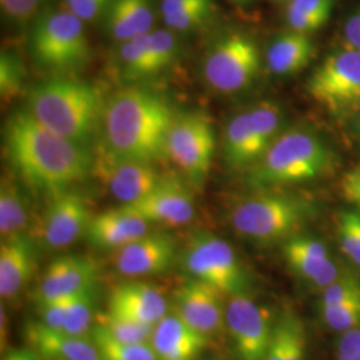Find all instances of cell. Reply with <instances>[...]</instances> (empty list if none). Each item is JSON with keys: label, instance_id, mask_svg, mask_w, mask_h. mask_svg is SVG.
<instances>
[{"label": "cell", "instance_id": "1", "mask_svg": "<svg viewBox=\"0 0 360 360\" xmlns=\"http://www.w3.org/2000/svg\"><path fill=\"white\" fill-rule=\"evenodd\" d=\"M3 138L10 165L32 187L59 193L92 175L94 155L87 147L52 132L28 110L7 119Z\"/></svg>", "mask_w": 360, "mask_h": 360}, {"label": "cell", "instance_id": "2", "mask_svg": "<svg viewBox=\"0 0 360 360\" xmlns=\"http://www.w3.org/2000/svg\"><path fill=\"white\" fill-rule=\"evenodd\" d=\"M175 115L167 102L143 89H123L105 99L103 146L117 158L155 163L166 155Z\"/></svg>", "mask_w": 360, "mask_h": 360}, {"label": "cell", "instance_id": "3", "mask_svg": "<svg viewBox=\"0 0 360 360\" xmlns=\"http://www.w3.org/2000/svg\"><path fill=\"white\" fill-rule=\"evenodd\" d=\"M338 167L339 155L323 135L292 127L284 129L245 176L252 187L264 190L322 179Z\"/></svg>", "mask_w": 360, "mask_h": 360}, {"label": "cell", "instance_id": "4", "mask_svg": "<svg viewBox=\"0 0 360 360\" xmlns=\"http://www.w3.org/2000/svg\"><path fill=\"white\" fill-rule=\"evenodd\" d=\"M104 104L95 86L59 77L34 87L27 110L52 132L86 146L102 124Z\"/></svg>", "mask_w": 360, "mask_h": 360}, {"label": "cell", "instance_id": "5", "mask_svg": "<svg viewBox=\"0 0 360 360\" xmlns=\"http://www.w3.org/2000/svg\"><path fill=\"white\" fill-rule=\"evenodd\" d=\"M315 214L309 199L295 193L260 190L232 207L230 221L240 236L257 243H284L297 235Z\"/></svg>", "mask_w": 360, "mask_h": 360}, {"label": "cell", "instance_id": "6", "mask_svg": "<svg viewBox=\"0 0 360 360\" xmlns=\"http://www.w3.org/2000/svg\"><path fill=\"white\" fill-rule=\"evenodd\" d=\"M283 108L274 101L251 104L227 122L221 151L227 167L247 171L284 131Z\"/></svg>", "mask_w": 360, "mask_h": 360}, {"label": "cell", "instance_id": "7", "mask_svg": "<svg viewBox=\"0 0 360 360\" xmlns=\"http://www.w3.org/2000/svg\"><path fill=\"white\" fill-rule=\"evenodd\" d=\"M264 56L255 38L242 30L221 34L207 50L202 72L207 84L219 94H239L260 75Z\"/></svg>", "mask_w": 360, "mask_h": 360}, {"label": "cell", "instance_id": "8", "mask_svg": "<svg viewBox=\"0 0 360 360\" xmlns=\"http://www.w3.org/2000/svg\"><path fill=\"white\" fill-rule=\"evenodd\" d=\"M31 50L39 65L51 70L83 67L91 56L84 22L65 7L44 10L35 18Z\"/></svg>", "mask_w": 360, "mask_h": 360}, {"label": "cell", "instance_id": "9", "mask_svg": "<svg viewBox=\"0 0 360 360\" xmlns=\"http://www.w3.org/2000/svg\"><path fill=\"white\" fill-rule=\"evenodd\" d=\"M187 278L210 284L223 295L247 294L248 274L227 240L210 232H196L180 251Z\"/></svg>", "mask_w": 360, "mask_h": 360}, {"label": "cell", "instance_id": "10", "mask_svg": "<svg viewBox=\"0 0 360 360\" xmlns=\"http://www.w3.org/2000/svg\"><path fill=\"white\" fill-rule=\"evenodd\" d=\"M306 91L335 119L355 116L360 107V51L342 46L327 53L307 79Z\"/></svg>", "mask_w": 360, "mask_h": 360}, {"label": "cell", "instance_id": "11", "mask_svg": "<svg viewBox=\"0 0 360 360\" xmlns=\"http://www.w3.org/2000/svg\"><path fill=\"white\" fill-rule=\"evenodd\" d=\"M215 131L203 114L175 116L169 129L166 155L193 186H202L215 154Z\"/></svg>", "mask_w": 360, "mask_h": 360}, {"label": "cell", "instance_id": "12", "mask_svg": "<svg viewBox=\"0 0 360 360\" xmlns=\"http://www.w3.org/2000/svg\"><path fill=\"white\" fill-rule=\"evenodd\" d=\"M92 175L102 180L108 191L122 205H129L142 199L165 179L155 168L154 163L117 158L103 146L94 155Z\"/></svg>", "mask_w": 360, "mask_h": 360}, {"label": "cell", "instance_id": "13", "mask_svg": "<svg viewBox=\"0 0 360 360\" xmlns=\"http://www.w3.org/2000/svg\"><path fill=\"white\" fill-rule=\"evenodd\" d=\"M91 218L90 207L80 193L70 190L52 193L35 240L46 250H65L86 235Z\"/></svg>", "mask_w": 360, "mask_h": 360}, {"label": "cell", "instance_id": "14", "mask_svg": "<svg viewBox=\"0 0 360 360\" xmlns=\"http://www.w3.org/2000/svg\"><path fill=\"white\" fill-rule=\"evenodd\" d=\"M226 327L238 360H263L274 323L257 302L247 295L230 296L226 303Z\"/></svg>", "mask_w": 360, "mask_h": 360}, {"label": "cell", "instance_id": "15", "mask_svg": "<svg viewBox=\"0 0 360 360\" xmlns=\"http://www.w3.org/2000/svg\"><path fill=\"white\" fill-rule=\"evenodd\" d=\"M224 296L210 284L187 278L175 292L174 311L198 333L211 338L226 327Z\"/></svg>", "mask_w": 360, "mask_h": 360}, {"label": "cell", "instance_id": "16", "mask_svg": "<svg viewBox=\"0 0 360 360\" xmlns=\"http://www.w3.org/2000/svg\"><path fill=\"white\" fill-rule=\"evenodd\" d=\"M122 206L146 219L150 224L156 223L168 227L188 224L195 214L191 193L178 180L169 178L162 180L142 199Z\"/></svg>", "mask_w": 360, "mask_h": 360}, {"label": "cell", "instance_id": "17", "mask_svg": "<svg viewBox=\"0 0 360 360\" xmlns=\"http://www.w3.org/2000/svg\"><path fill=\"white\" fill-rule=\"evenodd\" d=\"M282 251L287 266L295 275L322 290L346 274L321 239L297 233L284 242Z\"/></svg>", "mask_w": 360, "mask_h": 360}, {"label": "cell", "instance_id": "18", "mask_svg": "<svg viewBox=\"0 0 360 360\" xmlns=\"http://www.w3.org/2000/svg\"><path fill=\"white\" fill-rule=\"evenodd\" d=\"M99 267L90 257L65 255L52 260L40 278L35 299H65L98 283Z\"/></svg>", "mask_w": 360, "mask_h": 360}, {"label": "cell", "instance_id": "19", "mask_svg": "<svg viewBox=\"0 0 360 360\" xmlns=\"http://www.w3.org/2000/svg\"><path fill=\"white\" fill-rule=\"evenodd\" d=\"M175 240L165 233H147L116 251L115 266L123 276L142 278L166 272L176 262Z\"/></svg>", "mask_w": 360, "mask_h": 360}, {"label": "cell", "instance_id": "20", "mask_svg": "<svg viewBox=\"0 0 360 360\" xmlns=\"http://www.w3.org/2000/svg\"><path fill=\"white\" fill-rule=\"evenodd\" d=\"M107 307L108 312L150 326H156L169 312V303L165 294L142 281L117 284L108 296Z\"/></svg>", "mask_w": 360, "mask_h": 360}, {"label": "cell", "instance_id": "21", "mask_svg": "<svg viewBox=\"0 0 360 360\" xmlns=\"http://www.w3.org/2000/svg\"><path fill=\"white\" fill-rule=\"evenodd\" d=\"M37 240L20 233L1 239L0 245V296L15 300L34 276L37 264Z\"/></svg>", "mask_w": 360, "mask_h": 360}, {"label": "cell", "instance_id": "22", "mask_svg": "<svg viewBox=\"0 0 360 360\" xmlns=\"http://www.w3.org/2000/svg\"><path fill=\"white\" fill-rule=\"evenodd\" d=\"M27 347L44 360H101L94 339L55 330L43 323L30 322L25 328Z\"/></svg>", "mask_w": 360, "mask_h": 360}, {"label": "cell", "instance_id": "23", "mask_svg": "<svg viewBox=\"0 0 360 360\" xmlns=\"http://www.w3.org/2000/svg\"><path fill=\"white\" fill-rule=\"evenodd\" d=\"M150 231V223L120 206L91 218L86 231L89 243L99 250H115L138 240Z\"/></svg>", "mask_w": 360, "mask_h": 360}, {"label": "cell", "instance_id": "24", "mask_svg": "<svg viewBox=\"0 0 360 360\" xmlns=\"http://www.w3.org/2000/svg\"><path fill=\"white\" fill-rule=\"evenodd\" d=\"M150 345L158 360H198L208 345V338L172 309L155 326Z\"/></svg>", "mask_w": 360, "mask_h": 360}, {"label": "cell", "instance_id": "25", "mask_svg": "<svg viewBox=\"0 0 360 360\" xmlns=\"http://www.w3.org/2000/svg\"><path fill=\"white\" fill-rule=\"evenodd\" d=\"M316 53L312 35L285 30L275 35L264 52V65L272 75L292 77L309 67Z\"/></svg>", "mask_w": 360, "mask_h": 360}, {"label": "cell", "instance_id": "26", "mask_svg": "<svg viewBox=\"0 0 360 360\" xmlns=\"http://www.w3.org/2000/svg\"><path fill=\"white\" fill-rule=\"evenodd\" d=\"M103 18L110 38L123 43L153 31L156 13L153 0H111Z\"/></svg>", "mask_w": 360, "mask_h": 360}, {"label": "cell", "instance_id": "27", "mask_svg": "<svg viewBox=\"0 0 360 360\" xmlns=\"http://www.w3.org/2000/svg\"><path fill=\"white\" fill-rule=\"evenodd\" d=\"M307 333L294 311H283L274 323L270 345L263 360H306Z\"/></svg>", "mask_w": 360, "mask_h": 360}, {"label": "cell", "instance_id": "28", "mask_svg": "<svg viewBox=\"0 0 360 360\" xmlns=\"http://www.w3.org/2000/svg\"><path fill=\"white\" fill-rule=\"evenodd\" d=\"M31 223L30 202L23 188L13 179L3 178L0 186V235L1 239L27 233Z\"/></svg>", "mask_w": 360, "mask_h": 360}, {"label": "cell", "instance_id": "29", "mask_svg": "<svg viewBox=\"0 0 360 360\" xmlns=\"http://www.w3.org/2000/svg\"><path fill=\"white\" fill-rule=\"evenodd\" d=\"M336 0H288L284 22L288 30L312 35L331 20Z\"/></svg>", "mask_w": 360, "mask_h": 360}, {"label": "cell", "instance_id": "30", "mask_svg": "<svg viewBox=\"0 0 360 360\" xmlns=\"http://www.w3.org/2000/svg\"><path fill=\"white\" fill-rule=\"evenodd\" d=\"M150 32L119 43L117 65L122 75L126 79L135 80L159 74L150 40Z\"/></svg>", "mask_w": 360, "mask_h": 360}, {"label": "cell", "instance_id": "31", "mask_svg": "<svg viewBox=\"0 0 360 360\" xmlns=\"http://www.w3.org/2000/svg\"><path fill=\"white\" fill-rule=\"evenodd\" d=\"M98 292L96 285L77 295L70 296L67 300L65 327L63 331L77 336H89L96 319Z\"/></svg>", "mask_w": 360, "mask_h": 360}, {"label": "cell", "instance_id": "32", "mask_svg": "<svg viewBox=\"0 0 360 360\" xmlns=\"http://www.w3.org/2000/svg\"><path fill=\"white\" fill-rule=\"evenodd\" d=\"M91 338L94 339L101 360H158L150 343H124L116 340L99 324H94Z\"/></svg>", "mask_w": 360, "mask_h": 360}, {"label": "cell", "instance_id": "33", "mask_svg": "<svg viewBox=\"0 0 360 360\" xmlns=\"http://www.w3.org/2000/svg\"><path fill=\"white\" fill-rule=\"evenodd\" d=\"M95 323L103 327L116 340L124 343H150L155 327L108 311L104 314H98Z\"/></svg>", "mask_w": 360, "mask_h": 360}, {"label": "cell", "instance_id": "34", "mask_svg": "<svg viewBox=\"0 0 360 360\" xmlns=\"http://www.w3.org/2000/svg\"><path fill=\"white\" fill-rule=\"evenodd\" d=\"M336 232L342 252L360 269V211L345 210L336 218Z\"/></svg>", "mask_w": 360, "mask_h": 360}, {"label": "cell", "instance_id": "35", "mask_svg": "<svg viewBox=\"0 0 360 360\" xmlns=\"http://www.w3.org/2000/svg\"><path fill=\"white\" fill-rule=\"evenodd\" d=\"M26 70L22 60L11 52L3 51L0 56V95L4 103H11L25 87Z\"/></svg>", "mask_w": 360, "mask_h": 360}, {"label": "cell", "instance_id": "36", "mask_svg": "<svg viewBox=\"0 0 360 360\" xmlns=\"http://www.w3.org/2000/svg\"><path fill=\"white\" fill-rule=\"evenodd\" d=\"M323 322L331 330L346 333L360 327V302H349L334 306H321Z\"/></svg>", "mask_w": 360, "mask_h": 360}, {"label": "cell", "instance_id": "37", "mask_svg": "<svg viewBox=\"0 0 360 360\" xmlns=\"http://www.w3.org/2000/svg\"><path fill=\"white\" fill-rule=\"evenodd\" d=\"M349 302H360V281L348 272L322 290L321 306H334Z\"/></svg>", "mask_w": 360, "mask_h": 360}, {"label": "cell", "instance_id": "38", "mask_svg": "<svg viewBox=\"0 0 360 360\" xmlns=\"http://www.w3.org/2000/svg\"><path fill=\"white\" fill-rule=\"evenodd\" d=\"M67 300H68V297L37 302L39 322L43 323L44 326H47L50 328L63 330L65 312H67Z\"/></svg>", "mask_w": 360, "mask_h": 360}, {"label": "cell", "instance_id": "39", "mask_svg": "<svg viewBox=\"0 0 360 360\" xmlns=\"http://www.w3.org/2000/svg\"><path fill=\"white\" fill-rule=\"evenodd\" d=\"M44 0H0L1 10L15 23H27L37 18Z\"/></svg>", "mask_w": 360, "mask_h": 360}, {"label": "cell", "instance_id": "40", "mask_svg": "<svg viewBox=\"0 0 360 360\" xmlns=\"http://www.w3.org/2000/svg\"><path fill=\"white\" fill-rule=\"evenodd\" d=\"M111 0H65V8L77 15L84 23L103 16Z\"/></svg>", "mask_w": 360, "mask_h": 360}, {"label": "cell", "instance_id": "41", "mask_svg": "<svg viewBox=\"0 0 360 360\" xmlns=\"http://www.w3.org/2000/svg\"><path fill=\"white\" fill-rule=\"evenodd\" d=\"M203 7H215L214 0H160L159 13L163 18L188 13Z\"/></svg>", "mask_w": 360, "mask_h": 360}, {"label": "cell", "instance_id": "42", "mask_svg": "<svg viewBox=\"0 0 360 360\" xmlns=\"http://www.w3.org/2000/svg\"><path fill=\"white\" fill-rule=\"evenodd\" d=\"M342 46L360 51V6L352 10L342 25Z\"/></svg>", "mask_w": 360, "mask_h": 360}, {"label": "cell", "instance_id": "43", "mask_svg": "<svg viewBox=\"0 0 360 360\" xmlns=\"http://www.w3.org/2000/svg\"><path fill=\"white\" fill-rule=\"evenodd\" d=\"M336 359L360 360V327L342 334L336 347Z\"/></svg>", "mask_w": 360, "mask_h": 360}, {"label": "cell", "instance_id": "44", "mask_svg": "<svg viewBox=\"0 0 360 360\" xmlns=\"http://www.w3.org/2000/svg\"><path fill=\"white\" fill-rule=\"evenodd\" d=\"M340 190L348 202L360 211V165L351 168L343 175Z\"/></svg>", "mask_w": 360, "mask_h": 360}, {"label": "cell", "instance_id": "45", "mask_svg": "<svg viewBox=\"0 0 360 360\" xmlns=\"http://www.w3.org/2000/svg\"><path fill=\"white\" fill-rule=\"evenodd\" d=\"M1 360H44L30 347L7 349Z\"/></svg>", "mask_w": 360, "mask_h": 360}, {"label": "cell", "instance_id": "46", "mask_svg": "<svg viewBox=\"0 0 360 360\" xmlns=\"http://www.w3.org/2000/svg\"><path fill=\"white\" fill-rule=\"evenodd\" d=\"M0 323H1V330H0V338H1V352L4 354V351H7V342H8V318H7V314H6V307L4 304H1V309H0Z\"/></svg>", "mask_w": 360, "mask_h": 360}, {"label": "cell", "instance_id": "47", "mask_svg": "<svg viewBox=\"0 0 360 360\" xmlns=\"http://www.w3.org/2000/svg\"><path fill=\"white\" fill-rule=\"evenodd\" d=\"M231 1L235 3V4H239V6H247V4L254 3L255 0H231Z\"/></svg>", "mask_w": 360, "mask_h": 360}, {"label": "cell", "instance_id": "48", "mask_svg": "<svg viewBox=\"0 0 360 360\" xmlns=\"http://www.w3.org/2000/svg\"><path fill=\"white\" fill-rule=\"evenodd\" d=\"M355 122H356V129H358V135H359V139H360V107L359 110L356 111V114H355Z\"/></svg>", "mask_w": 360, "mask_h": 360}, {"label": "cell", "instance_id": "49", "mask_svg": "<svg viewBox=\"0 0 360 360\" xmlns=\"http://www.w3.org/2000/svg\"><path fill=\"white\" fill-rule=\"evenodd\" d=\"M272 1H276V3H282V1H284V3H287L288 0H272Z\"/></svg>", "mask_w": 360, "mask_h": 360}]
</instances>
